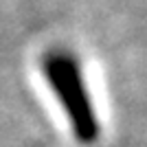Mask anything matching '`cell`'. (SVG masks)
<instances>
[{"label":"cell","mask_w":147,"mask_h":147,"mask_svg":"<svg viewBox=\"0 0 147 147\" xmlns=\"http://www.w3.org/2000/svg\"><path fill=\"white\" fill-rule=\"evenodd\" d=\"M44 68H46V77L51 86L55 88V92H59L61 103L68 110L77 138L84 143L94 141L99 134L97 119L86 97V88H84L77 64L68 55H49Z\"/></svg>","instance_id":"cell-1"}]
</instances>
